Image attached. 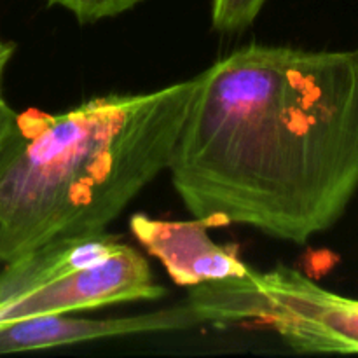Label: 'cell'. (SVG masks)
I'll list each match as a JSON object with an SVG mask.
<instances>
[{
    "mask_svg": "<svg viewBox=\"0 0 358 358\" xmlns=\"http://www.w3.org/2000/svg\"><path fill=\"white\" fill-rule=\"evenodd\" d=\"M166 296L147 259L119 236H66L34 248L0 271V324Z\"/></svg>",
    "mask_w": 358,
    "mask_h": 358,
    "instance_id": "3",
    "label": "cell"
},
{
    "mask_svg": "<svg viewBox=\"0 0 358 358\" xmlns=\"http://www.w3.org/2000/svg\"><path fill=\"white\" fill-rule=\"evenodd\" d=\"M14 51H16V45L14 42L6 41L0 35V140L3 138L7 131H9L10 124L16 119L17 112L7 103L6 96H3V90H2V80H3V72H6L7 65H9L10 58L14 56Z\"/></svg>",
    "mask_w": 358,
    "mask_h": 358,
    "instance_id": "9",
    "label": "cell"
},
{
    "mask_svg": "<svg viewBox=\"0 0 358 358\" xmlns=\"http://www.w3.org/2000/svg\"><path fill=\"white\" fill-rule=\"evenodd\" d=\"M187 303L205 325H264L294 352L358 353V299L289 266L250 268L243 276L191 287Z\"/></svg>",
    "mask_w": 358,
    "mask_h": 358,
    "instance_id": "4",
    "label": "cell"
},
{
    "mask_svg": "<svg viewBox=\"0 0 358 358\" xmlns=\"http://www.w3.org/2000/svg\"><path fill=\"white\" fill-rule=\"evenodd\" d=\"M168 171L208 226L304 245L358 189V48L248 44L199 73Z\"/></svg>",
    "mask_w": 358,
    "mask_h": 358,
    "instance_id": "1",
    "label": "cell"
},
{
    "mask_svg": "<svg viewBox=\"0 0 358 358\" xmlns=\"http://www.w3.org/2000/svg\"><path fill=\"white\" fill-rule=\"evenodd\" d=\"M205 220H163L145 213L129 219V229L140 245L166 269L180 287L201 285L243 276L250 269L236 248L212 240Z\"/></svg>",
    "mask_w": 358,
    "mask_h": 358,
    "instance_id": "6",
    "label": "cell"
},
{
    "mask_svg": "<svg viewBox=\"0 0 358 358\" xmlns=\"http://www.w3.org/2000/svg\"><path fill=\"white\" fill-rule=\"evenodd\" d=\"M201 325H205L201 317L187 301L164 310L119 318L44 315L0 324V353L56 348L121 336L189 331Z\"/></svg>",
    "mask_w": 358,
    "mask_h": 358,
    "instance_id": "5",
    "label": "cell"
},
{
    "mask_svg": "<svg viewBox=\"0 0 358 358\" xmlns=\"http://www.w3.org/2000/svg\"><path fill=\"white\" fill-rule=\"evenodd\" d=\"M48 6L62 7L79 23H98L101 20L121 16L145 0H44Z\"/></svg>",
    "mask_w": 358,
    "mask_h": 358,
    "instance_id": "7",
    "label": "cell"
},
{
    "mask_svg": "<svg viewBox=\"0 0 358 358\" xmlns=\"http://www.w3.org/2000/svg\"><path fill=\"white\" fill-rule=\"evenodd\" d=\"M199 77L16 114L0 140V262L105 233L173 157Z\"/></svg>",
    "mask_w": 358,
    "mask_h": 358,
    "instance_id": "2",
    "label": "cell"
},
{
    "mask_svg": "<svg viewBox=\"0 0 358 358\" xmlns=\"http://www.w3.org/2000/svg\"><path fill=\"white\" fill-rule=\"evenodd\" d=\"M266 0H212V27L219 31H240L261 14Z\"/></svg>",
    "mask_w": 358,
    "mask_h": 358,
    "instance_id": "8",
    "label": "cell"
}]
</instances>
